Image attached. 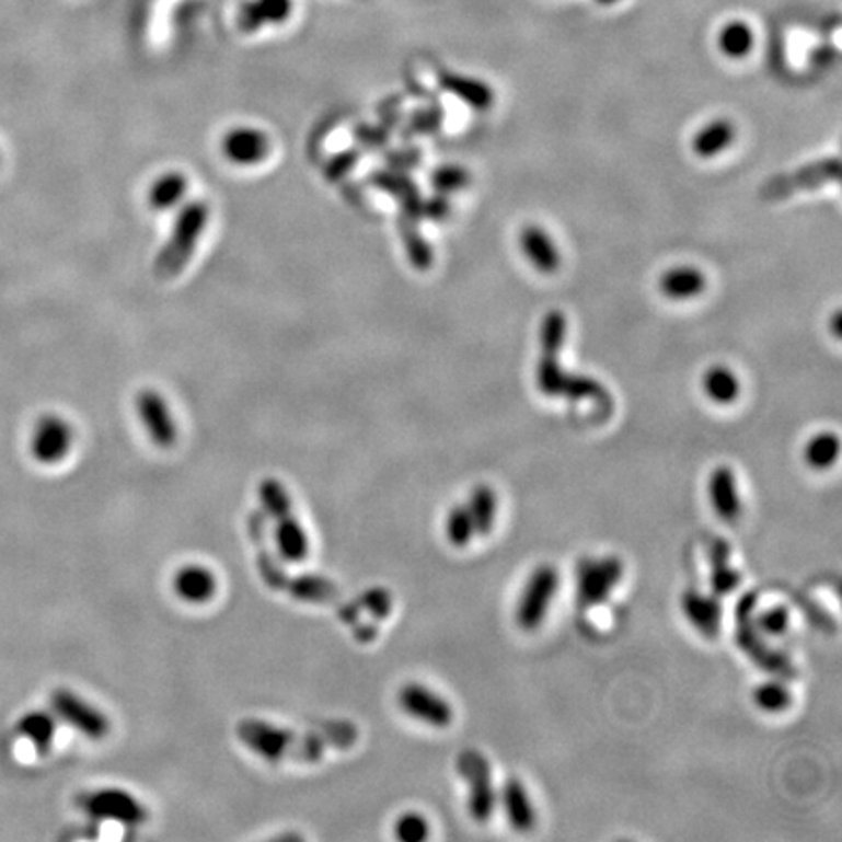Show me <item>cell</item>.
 Returning <instances> with one entry per match:
<instances>
[{"label": "cell", "mask_w": 842, "mask_h": 842, "mask_svg": "<svg viewBox=\"0 0 842 842\" xmlns=\"http://www.w3.org/2000/svg\"><path fill=\"white\" fill-rule=\"evenodd\" d=\"M357 727L349 722H330L319 731H309L304 736L291 729L275 726L264 719H242L237 726V737L249 751L266 759L269 763L279 761H320L328 747L347 749L357 741Z\"/></svg>", "instance_id": "cell-1"}, {"label": "cell", "mask_w": 842, "mask_h": 842, "mask_svg": "<svg viewBox=\"0 0 842 842\" xmlns=\"http://www.w3.org/2000/svg\"><path fill=\"white\" fill-rule=\"evenodd\" d=\"M566 336V319L558 311H552L542 322L541 364L537 369V382L542 394L546 396H564L569 400H597L603 406H611V396L603 387L593 379L568 374L560 367L558 354Z\"/></svg>", "instance_id": "cell-2"}, {"label": "cell", "mask_w": 842, "mask_h": 842, "mask_svg": "<svg viewBox=\"0 0 842 842\" xmlns=\"http://www.w3.org/2000/svg\"><path fill=\"white\" fill-rule=\"evenodd\" d=\"M209 219L211 209L201 199H187L186 204L177 207L169 239L154 259V274L160 279L176 277L186 269L204 239Z\"/></svg>", "instance_id": "cell-3"}, {"label": "cell", "mask_w": 842, "mask_h": 842, "mask_svg": "<svg viewBox=\"0 0 842 842\" xmlns=\"http://www.w3.org/2000/svg\"><path fill=\"white\" fill-rule=\"evenodd\" d=\"M259 501L264 514L274 521L275 546L287 564H301L309 556V537L295 517L291 496L279 480L264 478L259 482Z\"/></svg>", "instance_id": "cell-4"}, {"label": "cell", "mask_w": 842, "mask_h": 842, "mask_svg": "<svg viewBox=\"0 0 842 842\" xmlns=\"http://www.w3.org/2000/svg\"><path fill=\"white\" fill-rule=\"evenodd\" d=\"M759 597L754 593H747L739 599L736 609V642L741 647L745 656L753 661L754 666L761 667L764 671L772 674H778L784 679H794L798 671L794 664L789 661L786 654L778 649H772L763 639L761 630L754 624V609H757Z\"/></svg>", "instance_id": "cell-5"}, {"label": "cell", "mask_w": 842, "mask_h": 842, "mask_svg": "<svg viewBox=\"0 0 842 842\" xmlns=\"http://www.w3.org/2000/svg\"><path fill=\"white\" fill-rule=\"evenodd\" d=\"M558 586L560 574L554 566L544 564L532 572L515 609V621L521 628L527 632L541 628L542 622L549 614L550 604L556 597Z\"/></svg>", "instance_id": "cell-6"}, {"label": "cell", "mask_w": 842, "mask_h": 842, "mask_svg": "<svg viewBox=\"0 0 842 842\" xmlns=\"http://www.w3.org/2000/svg\"><path fill=\"white\" fill-rule=\"evenodd\" d=\"M82 811L99 821L139 827L149 819V809L134 794L119 788L94 789L79 799Z\"/></svg>", "instance_id": "cell-7"}, {"label": "cell", "mask_w": 842, "mask_h": 842, "mask_svg": "<svg viewBox=\"0 0 842 842\" xmlns=\"http://www.w3.org/2000/svg\"><path fill=\"white\" fill-rule=\"evenodd\" d=\"M457 769L469 786V814L474 821H488L496 811V789L492 782V769L484 754L478 751H464L457 759Z\"/></svg>", "instance_id": "cell-8"}, {"label": "cell", "mask_w": 842, "mask_h": 842, "mask_svg": "<svg viewBox=\"0 0 842 842\" xmlns=\"http://www.w3.org/2000/svg\"><path fill=\"white\" fill-rule=\"evenodd\" d=\"M624 576V566L616 556L584 560L577 568V599L584 607H599L609 601L614 587Z\"/></svg>", "instance_id": "cell-9"}, {"label": "cell", "mask_w": 842, "mask_h": 842, "mask_svg": "<svg viewBox=\"0 0 842 842\" xmlns=\"http://www.w3.org/2000/svg\"><path fill=\"white\" fill-rule=\"evenodd\" d=\"M51 710L57 718L74 727L79 734L92 741H102L112 729V724L102 710L67 689H57L51 694Z\"/></svg>", "instance_id": "cell-10"}, {"label": "cell", "mask_w": 842, "mask_h": 842, "mask_svg": "<svg viewBox=\"0 0 842 842\" xmlns=\"http://www.w3.org/2000/svg\"><path fill=\"white\" fill-rule=\"evenodd\" d=\"M221 152L232 166L254 169L269 159L272 139L256 125H234L222 135Z\"/></svg>", "instance_id": "cell-11"}, {"label": "cell", "mask_w": 842, "mask_h": 842, "mask_svg": "<svg viewBox=\"0 0 842 842\" xmlns=\"http://www.w3.org/2000/svg\"><path fill=\"white\" fill-rule=\"evenodd\" d=\"M135 414L141 422L142 429L149 435L152 445L159 449H170L177 441L176 417L170 410L166 399L154 389H142L135 396Z\"/></svg>", "instance_id": "cell-12"}, {"label": "cell", "mask_w": 842, "mask_h": 842, "mask_svg": "<svg viewBox=\"0 0 842 842\" xmlns=\"http://www.w3.org/2000/svg\"><path fill=\"white\" fill-rule=\"evenodd\" d=\"M74 434L65 417L57 414H44L37 417L36 426L30 439V454L39 464H57L71 451Z\"/></svg>", "instance_id": "cell-13"}, {"label": "cell", "mask_w": 842, "mask_h": 842, "mask_svg": "<svg viewBox=\"0 0 842 842\" xmlns=\"http://www.w3.org/2000/svg\"><path fill=\"white\" fill-rule=\"evenodd\" d=\"M399 706L410 718L431 727H449L454 718L451 704L419 683L404 684L399 691Z\"/></svg>", "instance_id": "cell-14"}, {"label": "cell", "mask_w": 842, "mask_h": 842, "mask_svg": "<svg viewBox=\"0 0 842 842\" xmlns=\"http://www.w3.org/2000/svg\"><path fill=\"white\" fill-rule=\"evenodd\" d=\"M839 174H841L839 159L819 160L816 164H809L806 169L798 170L788 176L774 177L763 187V197L782 199L801 189H816L824 184L839 182Z\"/></svg>", "instance_id": "cell-15"}, {"label": "cell", "mask_w": 842, "mask_h": 842, "mask_svg": "<svg viewBox=\"0 0 842 842\" xmlns=\"http://www.w3.org/2000/svg\"><path fill=\"white\" fill-rule=\"evenodd\" d=\"M681 609L684 619L691 622L692 628L701 632L706 638H716L722 632L724 609L716 595H704L696 589H687L681 597Z\"/></svg>", "instance_id": "cell-16"}, {"label": "cell", "mask_w": 842, "mask_h": 842, "mask_svg": "<svg viewBox=\"0 0 842 842\" xmlns=\"http://www.w3.org/2000/svg\"><path fill=\"white\" fill-rule=\"evenodd\" d=\"M249 534L256 546L257 569H259L262 581L274 591H281V589L285 591L289 584V576L281 566V562L275 560L274 552L267 546L266 515L259 511L250 515Z\"/></svg>", "instance_id": "cell-17"}, {"label": "cell", "mask_w": 842, "mask_h": 842, "mask_svg": "<svg viewBox=\"0 0 842 842\" xmlns=\"http://www.w3.org/2000/svg\"><path fill=\"white\" fill-rule=\"evenodd\" d=\"M189 194V177L182 170H166L154 177L147 189V204L152 211L166 214L176 211L177 207L187 201Z\"/></svg>", "instance_id": "cell-18"}, {"label": "cell", "mask_w": 842, "mask_h": 842, "mask_svg": "<svg viewBox=\"0 0 842 842\" xmlns=\"http://www.w3.org/2000/svg\"><path fill=\"white\" fill-rule=\"evenodd\" d=\"M172 587L177 599H182L184 603L205 604L217 595V577L207 566L187 564L177 569L172 579Z\"/></svg>", "instance_id": "cell-19"}, {"label": "cell", "mask_w": 842, "mask_h": 842, "mask_svg": "<svg viewBox=\"0 0 842 842\" xmlns=\"http://www.w3.org/2000/svg\"><path fill=\"white\" fill-rule=\"evenodd\" d=\"M710 504L719 519L736 521L741 515V497L737 489L736 474L727 466H719L708 480Z\"/></svg>", "instance_id": "cell-20"}, {"label": "cell", "mask_w": 842, "mask_h": 842, "mask_svg": "<svg viewBox=\"0 0 842 842\" xmlns=\"http://www.w3.org/2000/svg\"><path fill=\"white\" fill-rule=\"evenodd\" d=\"M521 250L537 272L541 274L558 272V249L549 232L539 224H527L521 231Z\"/></svg>", "instance_id": "cell-21"}, {"label": "cell", "mask_w": 842, "mask_h": 842, "mask_svg": "<svg viewBox=\"0 0 842 842\" xmlns=\"http://www.w3.org/2000/svg\"><path fill=\"white\" fill-rule=\"evenodd\" d=\"M361 612L371 614L372 621H384L387 616H391L392 612V593L384 587H371L367 589L359 597L351 599L349 603H344L337 609V616L339 621L347 624V626H354L357 616Z\"/></svg>", "instance_id": "cell-22"}, {"label": "cell", "mask_w": 842, "mask_h": 842, "mask_svg": "<svg viewBox=\"0 0 842 842\" xmlns=\"http://www.w3.org/2000/svg\"><path fill=\"white\" fill-rule=\"evenodd\" d=\"M659 289L667 299L689 301L706 289V275L692 266H679L667 269L659 279Z\"/></svg>", "instance_id": "cell-23"}, {"label": "cell", "mask_w": 842, "mask_h": 842, "mask_svg": "<svg viewBox=\"0 0 842 842\" xmlns=\"http://www.w3.org/2000/svg\"><path fill=\"white\" fill-rule=\"evenodd\" d=\"M501 804L506 809L507 821L511 823L515 831H521V833L531 831L537 823V814H534V806H532L527 789L517 778H509L504 784Z\"/></svg>", "instance_id": "cell-24"}, {"label": "cell", "mask_w": 842, "mask_h": 842, "mask_svg": "<svg viewBox=\"0 0 842 842\" xmlns=\"http://www.w3.org/2000/svg\"><path fill=\"white\" fill-rule=\"evenodd\" d=\"M293 10V0H250L242 12V24L250 32L264 26H284Z\"/></svg>", "instance_id": "cell-25"}, {"label": "cell", "mask_w": 842, "mask_h": 842, "mask_svg": "<svg viewBox=\"0 0 842 842\" xmlns=\"http://www.w3.org/2000/svg\"><path fill=\"white\" fill-rule=\"evenodd\" d=\"M729 544L724 539L712 542L710 546V587L716 597L734 593L741 584V574L729 566Z\"/></svg>", "instance_id": "cell-26"}, {"label": "cell", "mask_w": 842, "mask_h": 842, "mask_svg": "<svg viewBox=\"0 0 842 842\" xmlns=\"http://www.w3.org/2000/svg\"><path fill=\"white\" fill-rule=\"evenodd\" d=\"M734 139H736V125L726 117H718L696 131L692 139V151L696 152L701 159H714L719 152L726 151Z\"/></svg>", "instance_id": "cell-27"}, {"label": "cell", "mask_w": 842, "mask_h": 842, "mask_svg": "<svg viewBox=\"0 0 842 842\" xmlns=\"http://www.w3.org/2000/svg\"><path fill=\"white\" fill-rule=\"evenodd\" d=\"M285 591L301 603L314 604L332 603V601H336L337 595H339L334 581H330L328 577L316 576V574H304V576L289 579Z\"/></svg>", "instance_id": "cell-28"}, {"label": "cell", "mask_w": 842, "mask_h": 842, "mask_svg": "<svg viewBox=\"0 0 842 842\" xmlns=\"http://www.w3.org/2000/svg\"><path fill=\"white\" fill-rule=\"evenodd\" d=\"M16 731L20 736L26 737L27 741L34 745L39 753H47L54 743L57 722L51 714L42 712V710H34V712H27L20 718Z\"/></svg>", "instance_id": "cell-29"}, {"label": "cell", "mask_w": 842, "mask_h": 842, "mask_svg": "<svg viewBox=\"0 0 842 842\" xmlns=\"http://www.w3.org/2000/svg\"><path fill=\"white\" fill-rule=\"evenodd\" d=\"M704 392L712 402L727 406L736 402L741 394V382L736 372L727 369L726 365H714L704 374Z\"/></svg>", "instance_id": "cell-30"}, {"label": "cell", "mask_w": 842, "mask_h": 842, "mask_svg": "<svg viewBox=\"0 0 842 842\" xmlns=\"http://www.w3.org/2000/svg\"><path fill=\"white\" fill-rule=\"evenodd\" d=\"M466 507L471 511L472 523H474L476 534L488 537L492 529H494V523H496V492L486 486V484H480V486L472 489L471 499H469Z\"/></svg>", "instance_id": "cell-31"}, {"label": "cell", "mask_w": 842, "mask_h": 842, "mask_svg": "<svg viewBox=\"0 0 842 842\" xmlns=\"http://www.w3.org/2000/svg\"><path fill=\"white\" fill-rule=\"evenodd\" d=\"M441 82L445 89L451 90L452 94H457L459 99L476 109H488L494 102V92L482 80L466 79L459 74H443Z\"/></svg>", "instance_id": "cell-32"}, {"label": "cell", "mask_w": 842, "mask_h": 842, "mask_svg": "<svg viewBox=\"0 0 842 842\" xmlns=\"http://www.w3.org/2000/svg\"><path fill=\"white\" fill-rule=\"evenodd\" d=\"M839 451H841L839 437L824 431V434H817L816 437H811L807 441L806 449H804V459H806L807 464L811 469L827 471L839 459Z\"/></svg>", "instance_id": "cell-33"}, {"label": "cell", "mask_w": 842, "mask_h": 842, "mask_svg": "<svg viewBox=\"0 0 842 842\" xmlns=\"http://www.w3.org/2000/svg\"><path fill=\"white\" fill-rule=\"evenodd\" d=\"M718 44L722 54L731 57V59H741L745 55L751 54V49H753V30L747 26L745 22H729L722 27Z\"/></svg>", "instance_id": "cell-34"}, {"label": "cell", "mask_w": 842, "mask_h": 842, "mask_svg": "<svg viewBox=\"0 0 842 842\" xmlns=\"http://www.w3.org/2000/svg\"><path fill=\"white\" fill-rule=\"evenodd\" d=\"M754 706L766 714H781L792 706L794 696L786 684L781 681H766L753 691Z\"/></svg>", "instance_id": "cell-35"}, {"label": "cell", "mask_w": 842, "mask_h": 842, "mask_svg": "<svg viewBox=\"0 0 842 842\" xmlns=\"http://www.w3.org/2000/svg\"><path fill=\"white\" fill-rule=\"evenodd\" d=\"M476 534L474 523H472L471 511L466 506H454L449 509L447 519H445V537L457 549H464L471 544Z\"/></svg>", "instance_id": "cell-36"}, {"label": "cell", "mask_w": 842, "mask_h": 842, "mask_svg": "<svg viewBox=\"0 0 842 842\" xmlns=\"http://www.w3.org/2000/svg\"><path fill=\"white\" fill-rule=\"evenodd\" d=\"M754 624L766 638H778L789 628V612L786 607H771L763 612H754Z\"/></svg>", "instance_id": "cell-37"}, {"label": "cell", "mask_w": 842, "mask_h": 842, "mask_svg": "<svg viewBox=\"0 0 842 842\" xmlns=\"http://www.w3.org/2000/svg\"><path fill=\"white\" fill-rule=\"evenodd\" d=\"M394 834L404 842L426 841L429 837V823L426 817L419 814H404L394 824Z\"/></svg>", "instance_id": "cell-38"}, {"label": "cell", "mask_w": 842, "mask_h": 842, "mask_svg": "<svg viewBox=\"0 0 842 842\" xmlns=\"http://www.w3.org/2000/svg\"><path fill=\"white\" fill-rule=\"evenodd\" d=\"M434 184L439 192H461L462 187L471 184V174L457 164H449L435 170Z\"/></svg>", "instance_id": "cell-39"}, {"label": "cell", "mask_w": 842, "mask_h": 842, "mask_svg": "<svg viewBox=\"0 0 842 842\" xmlns=\"http://www.w3.org/2000/svg\"><path fill=\"white\" fill-rule=\"evenodd\" d=\"M599 4H614V2H619V0H597Z\"/></svg>", "instance_id": "cell-40"}]
</instances>
